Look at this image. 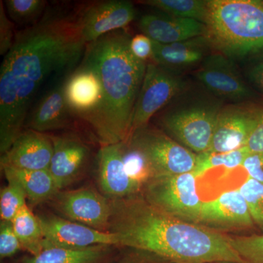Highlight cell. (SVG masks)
<instances>
[{"label": "cell", "mask_w": 263, "mask_h": 263, "mask_svg": "<svg viewBox=\"0 0 263 263\" xmlns=\"http://www.w3.org/2000/svg\"><path fill=\"white\" fill-rule=\"evenodd\" d=\"M185 87L186 82L174 70L155 62L147 64L146 73L133 110L129 136L148 125L150 119L181 94Z\"/></svg>", "instance_id": "8"}, {"label": "cell", "mask_w": 263, "mask_h": 263, "mask_svg": "<svg viewBox=\"0 0 263 263\" xmlns=\"http://www.w3.org/2000/svg\"><path fill=\"white\" fill-rule=\"evenodd\" d=\"M198 224L220 232L250 228L254 222L248 204L237 189L224 192L213 200L203 201Z\"/></svg>", "instance_id": "14"}, {"label": "cell", "mask_w": 263, "mask_h": 263, "mask_svg": "<svg viewBox=\"0 0 263 263\" xmlns=\"http://www.w3.org/2000/svg\"><path fill=\"white\" fill-rule=\"evenodd\" d=\"M7 14L12 22L20 24L37 23L46 13L47 2L44 0H5Z\"/></svg>", "instance_id": "28"}, {"label": "cell", "mask_w": 263, "mask_h": 263, "mask_svg": "<svg viewBox=\"0 0 263 263\" xmlns=\"http://www.w3.org/2000/svg\"><path fill=\"white\" fill-rule=\"evenodd\" d=\"M196 77L209 92L229 101L239 103L253 95L232 60L220 53L205 57Z\"/></svg>", "instance_id": "11"}, {"label": "cell", "mask_w": 263, "mask_h": 263, "mask_svg": "<svg viewBox=\"0 0 263 263\" xmlns=\"http://www.w3.org/2000/svg\"><path fill=\"white\" fill-rule=\"evenodd\" d=\"M250 154V151L245 146L240 149L227 153L211 154L205 152L197 155V164L194 170V174L199 178L208 171L216 167H223L228 170L241 167L246 158Z\"/></svg>", "instance_id": "26"}, {"label": "cell", "mask_w": 263, "mask_h": 263, "mask_svg": "<svg viewBox=\"0 0 263 263\" xmlns=\"http://www.w3.org/2000/svg\"><path fill=\"white\" fill-rule=\"evenodd\" d=\"M126 141L144 154L155 176L186 174L196 167L197 154L148 124L134 132Z\"/></svg>", "instance_id": "7"}, {"label": "cell", "mask_w": 263, "mask_h": 263, "mask_svg": "<svg viewBox=\"0 0 263 263\" xmlns=\"http://www.w3.org/2000/svg\"><path fill=\"white\" fill-rule=\"evenodd\" d=\"M59 216L100 231L108 232L111 203L91 186L61 190L49 201Z\"/></svg>", "instance_id": "9"}, {"label": "cell", "mask_w": 263, "mask_h": 263, "mask_svg": "<svg viewBox=\"0 0 263 263\" xmlns=\"http://www.w3.org/2000/svg\"><path fill=\"white\" fill-rule=\"evenodd\" d=\"M96 161L99 188L105 197L116 200L134 196L141 191L126 171L122 142L101 146Z\"/></svg>", "instance_id": "16"}, {"label": "cell", "mask_w": 263, "mask_h": 263, "mask_svg": "<svg viewBox=\"0 0 263 263\" xmlns=\"http://www.w3.org/2000/svg\"><path fill=\"white\" fill-rule=\"evenodd\" d=\"M241 167L247 171L249 178L263 183V153L250 154Z\"/></svg>", "instance_id": "35"}, {"label": "cell", "mask_w": 263, "mask_h": 263, "mask_svg": "<svg viewBox=\"0 0 263 263\" xmlns=\"http://www.w3.org/2000/svg\"><path fill=\"white\" fill-rule=\"evenodd\" d=\"M108 232L119 246L171 263H246L220 232L169 215L137 195L110 200Z\"/></svg>", "instance_id": "2"}, {"label": "cell", "mask_w": 263, "mask_h": 263, "mask_svg": "<svg viewBox=\"0 0 263 263\" xmlns=\"http://www.w3.org/2000/svg\"><path fill=\"white\" fill-rule=\"evenodd\" d=\"M67 76L57 80L34 104L26 119L25 129L47 133L65 129L70 125L74 116L65 100V84Z\"/></svg>", "instance_id": "18"}, {"label": "cell", "mask_w": 263, "mask_h": 263, "mask_svg": "<svg viewBox=\"0 0 263 263\" xmlns=\"http://www.w3.org/2000/svg\"><path fill=\"white\" fill-rule=\"evenodd\" d=\"M194 172L155 176L142 190V197L156 209L180 220L198 224L202 202Z\"/></svg>", "instance_id": "5"}, {"label": "cell", "mask_w": 263, "mask_h": 263, "mask_svg": "<svg viewBox=\"0 0 263 263\" xmlns=\"http://www.w3.org/2000/svg\"><path fill=\"white\" fill-rule=\"evenodd\" d=\"M15 34L13 22L7 14L3 1L0 2V54L5 56L14 43Z\"/></svg>", "instance_id": "33"}, {"label": "cell", "mask_w": 263, "mask_h": 263, "mask_svg": "<svg viewBox=\"0 0 263 263\" xmlns=\"http://www.w3.org/2000/svg\"><path fill=\"white\" fill-rule=\"evenodd\" d=\"M142 3L178 18L194 19L205 23L208 1L204 0H147Z\"/></svg>", "instance_id": "25"}, {"label": "cell", "mask_w": 263, "mask_h": 263, "mask_svg": "<svg viewBox=\"0 0 263 263\" xmlns=\"http://www.w3.org/2000/svg\"><path fill=\"white\" fill-rule=\"evenodd\" d=\"M51 138L53 153L48 171L61 191L84 174L89 162L91 150L76 135L51 136Z\"/></svg>", "instance_id": "13"}, {"label": "cell", "mask_w": 263, "mask_h": 263, "mask_svg": "<svg viewBox=\"0 0 263 263\" xmlns=\"http://www.w3.org/2000/svg\"><path fill=\"white\" fill-rule=\"evenodd\" d=\"M143 34L155 42L170 44L202 37L205 24L194 19L178 18L165 13L143 15L138 22Z\"/></svg>", "instance_id": "20"}, {"label": "cell", "mask_w": 263, "mask_h": 263, "mask_svg": "<svg viewBox=\"0 0 263 263\" xmlns=\"http://www.w3.org/2000/svg\"><path fill=\"white\" fill-rule=\"evenodd\" d=\"M217 263H233V262H217Z\"/></svg>", "instance_id": "39"}, {"label": "cell", "mask_w": 263, "mask_h": 263, "mask_svg": "<svg viewBox=\"0 0 263 263\" xmlns=\"http://www.w3.org/2000/svg\"><path fill=\"white\" fill-rule=\"evenodd\" d=\"M2 171L6 179L15 180L21 185L31 205L49 202L60 191L48 170L25 171L5 167Z\"/></svg>", "instance_id": "23"}, {"label": "cell", "mask_w": 263, "mask_h": 263, "mask_svg": "<svg viewBox=\"0 0 263 263\" xmlns=\"http://www.w3.org/2000/svg\"><path fill=\"white\" fill-rule=\"evenodd\" d=\"M167 262L163 259L155 257V256L151 254L149 257H143V258L138 259H128L121 261L118 263H164Z\"/></svg>", "instance_id": "38"}, {"label": "cell", "mask_w": 263, "mask_h": 263, "mask_svg": "<svg viewBox=\"0 0 263 263\" xmlns=\"http://www.w3.org/2000/svg\"><path fill=\"white\" fill-rule=\"evenodd\" d=\"M230 245L246 263H263V235L228 236Z\"/></svg>", "instance_id": "30"}, {"label": "cell", "mask_w": 263, "mask_h": 263, "mask_svg": "<svg viewBox=\"0 0 263 263\" xmlns=\"http://www.w3.org/2000/svg\"><path fill=\"white\" fill-rule=\"evenodd\" d=\"M207 43L204 36L170 44L153 41L152 59L157 65L171 70L190 67L203 61Z\"/></svg>", "instance_id": "21"}, {"label": "cell", "mask_w": 263, "mask_h": 263, "mask_svg": "<svg viewBox=\"0 0 263 263\" xmlns=\"http://www.w3.org/2000/svg\"><path fill=\"white\" fill-rule=\"evenodd\" d=\"M221 110L219 104H192L166 112L161 122L175 141L200 155L210 148Z\"/></svg>", "instance_id": "6"}, {"label": "cell", "mask_w": 263, "mask_h": 263, "mask_svg": "<svg viewBox=\"0 0 263 263\" xmlns=\"http://www.w3.org/2000/svg\"><path fill=\"white\" fill-rule=\"evenodd\" d=\"M249 80L263 94V62L254 65L248 72Z\"/></svg>", "instance_id": "37"}, {"label": "cell", "mask_w": 263, "mask_h": 263, "mask_svg": "<svg viewBox=\"0 0 263 263\" xmlns=\"http://www.w3.org/2000/svg\"><path fill=\"white\" fill-rule=\"evenodd\" d=\"M251 154L263 153V110H259L257 122L247 142Z\"/></svg>", "instance_id": "36"}, {"label": "cell", "mask_w": 263, "mask_h": 263, "mask_svg": "<svg viewBox=\"0 0 263 263\" xmlns=\"http://www.w3.org/2000/svg\"><path fill=\"white\" fill-rule=\"evenodd\" d=\"M8 184L0 192L1 220L12 221L17 214L27 205V195L15 180L7 179Z\"/></svg>", "instance_id": "29"}, {"label": "cell", "mask_w": 263, "mask_h": 263, "mask_svg": "<svg viewBox=\"0 0 263 263\" xmlns=\"http://www.w3.org/2000/svg\"><path fill=\"white\" fill-rule=\"evenodd\" d=\"M130 50L138 60L146 62L153 55V41L143 34L131 38Z\"/></svg>", "instance_id": "34"}, {"label": "cell", "mask_w": 263, "mask_h": 263, "mask_svg": "<svg viewBox=\"0 0 263 263\" xmlns=\"http://www.w3.org/2000/svg\"><path fill=\"white\" fill-rule=\"evenodd\" d=\"M65 97L72 115L89 123L103 100L101 83L96 72L81 62L66 78Z\"/></svg>", "instance_id": "17"}, {"label": "cell", "mask_w": 263, "mask_h": 263, "mask_svg": "<svg viewBox=\"0 0 263 263\" xmlns=\"http://www.w3.org/2000/svg\"><path fill=\"white\" fill-rule=\"evenodd\" d=\"M130 2L108 0L90 5L77 15L83 39L86 45L108 33L127 27L136 18Z\"/></svg>", "instance_id": "12"}, {"label": "cell", "mask_w": 263, "mask_h": 263, "mask_svg": "<svg viewBox=\"0 0 263 263\" xmlns=\"http://www.w3.org/2000/svg\"><path fill=\"white\" fill-rule=\"evenodd\" d=\"M22 246L15 235L11 221L0 222V258L2 260L13 257L22 250Z\"/></svg>", "instance_id": "32"}, {"label": "cell", "mask_w": 263, "mask_h": 263, "mask_svg": "<svg viewBox=\"0 0 263 263\" xmlns=\"http://www.w3.org/2000/svg\"><path fill=\"white\" fill-rule=\"evenodd\" d=\"M123 143V160L130 179L143 190L155 176L146 156L139 148L128 141Z\"/></svg>", "instance_id": "27"}, {"label": "cell", "mask_w": 263, "mask_h": 263, "mask_svg": "<svg viewBox=\"0 0 263 263\" xmlns=\"http://www.w3.org/2000/svg\"><path fill=\"white\" fill-rule=\"evenodd\" d=\"M115 246L97 245L84 249H46L35 256L22 257L19 263H108Z\"/></svg>", "instance_id": "22"}, {"label": "cell", "mask_w": 263, "mask_h": 263, "mask_svg": "<svg viewBox=\"0 0 263 263\" xmlns=\"http://www.w3.org/2000/svg\"><path fill=\"white\" fill-rule=\"evenodd\" d=\"M258 113L239 107L221 109L208 153H227L247 146Z\"/></svg>", "instance_id": "19"}, {"label": "cell", "mask_w": 263, "mask_h": 263, "mask_svg": "<svg viewBox=\"0 0 263 263\" xmlns=\"http://www.w3.org/2000/svg\"><path fill=\"white\" fill-rule=\"evenodd\" d=\"M131 38L124 29L108 33L86 46L81 61L96 72L101 83V105L88 123L101 146L126 141L130 134L147 66L132 53Z\"/></svg>", "instance_id": "3"}, {"label": "cell", "mask_w": 263, "mask_h": 263, "mask_svg": "<svg viewBox=\"0 0 263 263\" xmlns=\"http://www.w3.org/2000/svg\"><path fill=\"white\" fill-rule=\"evenodd\" d=\"M11 222L22 248L29 255H37L43 252L44 238L41 223L28 205H25Z\"/></svg>", "instance_id": "24"}, {"label": "cell", "mask_w": 263, "mask_h": 263, "mask_svg": "<svg viewBox=\"0 0 263 263\" xmlns=\"http://www.w3.org/2000/svg\"><path fill=\"white\" fill-rule=\"evenodd\" d=\"M238 190L248 204L254 224L263 230V183L249 177Z\"/></svg>", "instance_id": "31"}, {"label": "cell", "mask_w": 263, "mask_h": 263, "mask_svg": "<svg viewBox=\"0 0 263 263\" xmlns=\"http://www.w3.org/2000/svg\"><path fill=\"white\" fill-rule=\"evenodd\" d=\"M204 37L224 55L263 52V0H209Z\"/></svg>", "instance_id": "4"}, {"label": "cell", "mask_w": 263, "mask_h": 263, "mask_svg": "<svg viewBox=\"0 0 263 263\" xmlns=\"http://www.w3.org/2000/svg\"><path fill=\"white\" fill-rule=\"evenodd\" d=\"M43 230V250L84 249L97 245L119 246L117 235L100 231L52 213L37 214Z\"/></svg>", "instance_id": "10"}, {"label": "cell", "mask_w": 263, "mask_h": 263, "mask_svg": "<svg viewBox=\"0 0 263 263\" xmlns=\"http://www.w3.org/2000/svg\"><path fill=\"white\" fill-rule=\"evenodd\" d=\"M86 46L77 15L46 10L31 27L16 33L0 68V154L23 131L36 97L50 79L71 73Z\"/></svg>", "instance_id": "1"}, {"label": "cell", "mask_w": 263, "mask_h": 263, "mask_svg": "<svg viewBox=\"0 0 263 263\" xmlns=\"http://www.w3.org/2000/svg\"><path fill=\"white\" fill-rule=\"evenodd\" d=\"M53 153V142L50 135L25 129L17 137L9 149L1 155L0 165L1 169L48 170Z\"/></svg>", "instance_id": "15"}]
</instances>
